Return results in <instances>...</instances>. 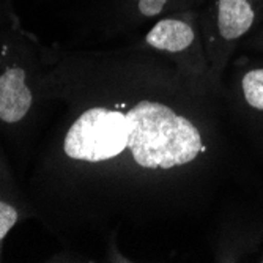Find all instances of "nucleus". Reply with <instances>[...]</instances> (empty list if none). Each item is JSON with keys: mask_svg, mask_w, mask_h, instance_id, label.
Instances as JSON below:
<instances>
[{"mask_svg": "<svg viewBox=\"0 0 263 263\" xmlns=\"http://www.w3.org/2000/svg\"><path fill=\"white\" fill-rule=\"evenodd\" d=\"M41 57L46 129L24 186L57 240L175 235L213 210L236 161L222 90L131 44Z\"/></svg>", "mask_w": 263, "mask_h": 263, "instance_id": "nucleus-1", "label": "nucleus"}, {"mask_svg": "<svg viewBox=\"0 0 263 263\" xmlns=\"http://www.w3.org/2000/svg\"><path fill=\"white\" fill-rule=\"evenodd\" d=\"M41 47L19 16L0 29V139L16 152L32 150L46 122Z\"/></svg>", "mask_w": 263, "mask_h": 263, "instance_id": "nucleus-2", "label": "nucleus"}, {"mask_svg": "<svg viewBox=\"0 0 263 263\" xmlns=\"http://www.w3.org/2000/svg\"><path fill=\"white\" fill-rule=\"evenodd\" d=\"M263 26V0H205L200 29L210 62V79L222 90L226 69L240 47Z\"/></svg>", "mask_w": 263, "mask_h": 263, "instance_id": "nucleus-3", "label": "nucleus"}, {"mask_svg": "<svg viewBox=\"0 0 263 263\" xmlns=\"http://www.w3.org/2000/svg\"><path fill=\"white\" fill-rule=\"evenodd\" d=\"M131 46L172 62L187 78L210 79V62L200 29V10L181 11L155 21Z\"/></svg>", "mask_w": 263, "mask_h": 263, "instance_id": "nucleus-4", "label": "nucleus"}, {"mask_svg": "<svg viewBox=\"0 0 263 263\" xmlns=\"http://www.w3.org/2000/svg\"><path fill=\"white\" fill-rule=\"evenodd\" d=\"M222 101L229 120L245 134L263 161V59H232L222 78Z\"/></svg>", "mask_w": 263, "mask_h": 263, "instance_id": "nucleus-5", "label": "nucleus"}, {"mask_svg": "<svg viewBox=\"0 0 263 263\" xmlns=\"http://www.w3.org/2000/svg\"><path fill=\"white\" fill-rule=\"evenodd\" d=\"M263 248V214L249 208L224 213L213 238L214 261L248 260Z\"/></svg>", "mask_w": 263, "mask_h": 263, "instance_id": "nucleus-6", "label": "nucleus"}, {"mask_svg": "<svg viewBox=\"0 0 263 263\" xmlns=\"http://www.w3.org/2000/svg\"><path fill=\"white\" fill-rule=\"evenodd\" d=\"M205 0H110L106 26L112 33L134 30L155 21L191 10H200Z\"/></svg>", "mask_w": 263, "mask_h": 263, "instance_id": "nucleus-7", "label": "nucleus"}, {"mask_svg": "<svg viewBox=\"0 0 263 263\" xmlns=\"http://www.w3.org/2000/svg\"><path fill=\"white\" fill-rule=\"evenodd\" d=\"M29 219H38L36 210L0 147V258L4 255L5 238L17 224Z\"/></svg>", "mask_w": 263, "mask_h": 263, "instance_id": "nucleus-8", "label": "nucleus"}, {"mask_svg": "<svg viewBox=\"0 0 263 263\" xmlns=\"http://www.w3.org/2000/svg\"><path fill=\"white\" fill-rule=\"evenodd\" d=\"M14 0H0V29H4L5 26L17 16L13 7Z\"/></svg>", "mask_w": 263, "mask_h": 263, "instance_id": "nucleus-9", "label": "nucleus"}, {"mask_svg": "<svg viewBox=\"0 0 263 263\" xmlns=\"http://www.w3.org/2000/svg\"><path fill=\"white\" fill-rule=\"evenodd\" d=\"M248 49L255 51V52H263V26H260L245 43Z\"/></svg>", "mask_w": 263, "mask_h": 263, "instance_id": "nucleus-10", "label": "nucleus"}, {"mask_svg": "<svg viewBox=\"0 0 263 263\" xmlns=\"http://www.w3.org/2000/svg\"><path fill=\"white\" fill-rule=\"evenodd\" d=\"M258 261H261V263H263V248H261V254L258 255Z\"/></svg>", "mask_w": 263, "mask_h": 263, "instance_id": "nucleus-11", "label": "nucleus"}]
</instances>
